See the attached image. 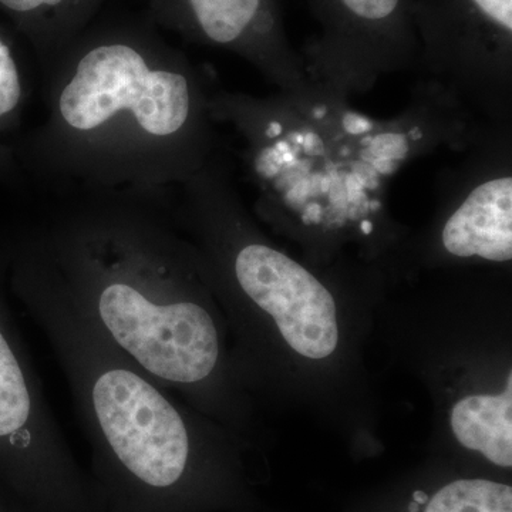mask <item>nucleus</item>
Masks as SVG:
<instances>
[{
    "label": "nucleus",
    "instance_id": "14",
    "mask_svg": "<svg viewBox=\"0 0 512 512\" xmlns=\"http://www.w3.org/2000/svg\"><path fill=\"white\" fill-rule=\"evenodd\" d=\"M0 512H8V511H6L5 507H2V503H0Z\"/></svg>",
    "mask_w": 512,
    "mask_h": 512
},
{
    "label": "nucleus",
    "instance_id": "10",
    "mask_svg": "<svg viewBox=\"0 0 512 512\" xmlns=\"http://www.w3.org/2000/svg\"><path fill=\"white\" fill-rule=\"evenodd\" d=\"M453 436L464 448L490 463L512 466V373L500 393H474L454 404L450 413Z\"/></svg>",
    "mask_w": 512,
    "mask_h": 512
},
{
    "label": "nucleus",
    "instance_id": "8",
    "mask_svg": "<svg viewBox=\"0 0 512 512\" xmlns=\"http://www.w3.org/2000/svg\"><path fill=\"white\" fill-rule=\"evenodd\" d=\"M9 252L0 239V474L19 487H42L70 471L62 430L10 312Z\"/></svg>",
    "mask_w": 512,
    "mask_h": 512
},
{
    "label": "nucleus",
    "instance_id": "7",
    "mask_svg": "<svg viewBox=\"0 0 512 512\" xmlns=\"http://www.w3.org/2000/svg\"><path fill=\"white\" fill-rule=\"evenodd\" d=\"M146 15L198 46L227 50L251 64L278 93L309 99L315 84L285 28L282 0H146Z\"/></svg>",
    "mask_w": 512,
    "mask_h": 512
},
{
    "label": "nucleus",
    "instance_id": "6",
    "mask_svg": "<svg viewBox=\"0 0 512 512\" xmlns=\"http://www.w3.org/2000/svg\"><path fill=\"white\" fill-rule=\"evenodd\" d=\"M320 32L301 53L312 84L342 101L370 92L387 74L416 72L414 0H305Z\"/></svg>",
    "mask_w": 512,
    "mask_h": 512
},
{
    "label": "nucleus",
    "instance_id": "3",
    "mask_svg": "<svg viewBox=\"0 0 512 512\" xmlns=\"http://www.w3.org/2000/svg\"><path fill=\"white\" fill-rule=\"evenodd\" d=\"M208 104L214 123L227 124L244 143L261 220L316 255H332L350 239L370 248L396 241L390 185L436 147L412 107L379 120L320 89L303 100L211 90Z\"/></svg>",
    "mask_w": 512,
    "mask_h": 512
},
{
    "label": "nucleus",
    "instance_id": "11",
    "mask_svg": "<svg viewBox=\"0 0 512 512\" xmlns=\"http://www.w3.org/2000/svg\"><path fill=\"white\" fill-rule=\"evenodd\" d=\"M424 512H512V488L488 480L453 481L431 497Z\"/></svg>",
    "mask_w": 512,
    "mask_h": 512
},
{
    "label": "nucleus",
    "instance_id": "1",
    "mask_svg": "<svg viewBox=\"0 0 512 512\" xmlns=\"http://www.w3.org/2000/svg\"><path fill=\"white\" fill-rule=\"evenodd\" d=\"M43 73L46 120L13 147L42 180L164 204L220 148L204 76L146 13L97 16Z\"/></svg>",
    "mask_w": 512,
    "mask_h": 512
},
{
    "label": "nucleus",
    "instance_id": "12",
    "mask_svg": "<svg viewBox=\"0 0 512 512\" xmlns=\"http://www.w3.org/2000/svg\"><path fill=\"white\" fill-rule=\"evenodd\" d=\"M28 92L18 52L9 36L0 30V136L20 126Z\"/></svg>",
    "mask_w": 512,
    "mask_h": 512
},
{
    "label": "nucleus",
    "instance_id": "13",
    "mask_svg": "<svg viewBox=\"0 0 512 512\" xmlns=\"http://www.w3.org/2000/svg\"><path fill=\"white\" fill-rule=\"evenodd\" d=\"M22 177V167H20L18 157H16L15 148L0 143V183H16Z\"/></svg>",
    "mask_w": 512,
    "mask_h": 512
},
{
    "label": "nucleus",
    "instance_id": "9",
    "mask_svg": "<svg viewBox=\"0 0 512 512\" xmlns=\"http://www.w3.org/2000/svg\"><path fill=\"white\" fill-rule=\"evenodd\" d=\"M107 0H0V10L15 23L46 72L83 32Z\"/></svg>",
    "mask_w": 512,
    "mask_h": 512
},
{
    "label": "nucleus",
    "instance_id": "4",
    "mask_svg": "<svg viewBox=\"0 0 512 512\" xmlns=\"http://www.w3.org/2000/svg\"><path fill=\"white\" fill-rule=\"evenodd\" d=\"M417 82L488 126L512 128V0H414Z\"/></svg>",
    "mask_w": 512,
    "mask_h": 512
},
{
    "label": "nucleus",
    "instance_id": "5",
    "mask_svg": "<svg viewBox=\"0 0 512 512\" xmlns=\"http://www.w3.org/2000/svg\"><path fill=\"white\" fill-rule=\"evenodd\" d=\"M460 153L457 164L437 174V211L424 259L511 264L512 128L485 126Z\"/></svg>",
    "mask_w": 512,
    "mask_h": 512
},
{
    "label": "nucleus",
    "instance_id": "2",
    "mask_svg": "<svg viewBox=\"0 0 512 512\" xmlns=\"http://www.w3.org/2000/svg\"><path fill=\"white\" fill-rule=\"evenodd\" d=\"M15 235L94 329L148 376L205 412L241 414L214 292L197 249L163 204L87 192Z\"/></svg>",
    "mask_w": 512,
    "mask_h": 512
}]
</instances>
